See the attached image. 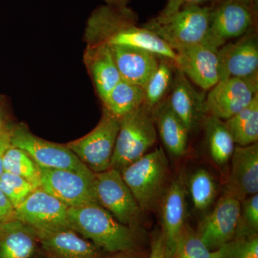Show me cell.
Returning a JSON list of instances; mask_svg holds the SVG:
<instances>
[{"instance_id":"35","label":"cell","mask_w":258,"mask_h":258,"mask_svg":"<svg viewBox=\"0 0 258 258\" xmlns=\"http://www.w3.org/2000/svg\"><path fill=\"white\" fill-rule=\"evenodd\" d=\"M149 258H165V242L162 232L153 239Z\"/></svg>"},{"instance_id":"15","label":"cell","mask_w":258,"mask_h":258,"mask_svg":"<svg viewBox=\"0 0 258 258\" xmlns=\"http://www.w3.org/2000/svg\"><path fill=\"white\" fill-rule=\"evenodd\" d=\"M222 79L244 78L258 75V37L252 27L238 40L218 49Z\"/></svg>"},{"instance_id":"36","label":"cell","mask_w":258,"mask_h":258,"mask_svg":"<svg viewBox=\"0 0 258 258\" xmlns=\"http://www.w3.org/2000/svg\"><path fill=\"white\" fill-rule=\"evenodd\" d=\"M11 146L10 131L7 130L0 134V177L4 173V157L8 148Z\"/></svg>"},{"instance_id":"11","label":"cell","mask_w":258,"mask_h":258,"mask_svg":"<svg viewBox=\"0 0 258 258\" xmlns=\"http://www.w3.org/2000/svg\"><path fill=\"white\" fill-rule=\"evenodd\" d=\"M209 91L205 98L207 115L226 120L243 109L257 94L258 75L221 80Z\"/></svg>"},{"instance_id":"30","label":"cell","mask_w":258,"mask_h":258,"mask_svg":"<svg viewBox=\"0 0 258 258\" xmlns=\"http://www.w3.org/2000/svg\"><path fill=\"white\" fill-rule=\"evenodd\" d=\"M219 256L218 249L210 250L186 222L176 238L171 258H219Z\"/></svg>"},{"instance_id":"3","label":"cell","mask_w":258,"mask_h":258,"mask_svg":"<svg viewBox=\"0 0 258 258\" xmlns=\"http://www.w3.org/2000/svg\"><path fill=\"white\" fill-rule=\"evenodd\" d=\"M70 227L95 245L111 253L130 252L135 237L128 226L118 222L99 204L68 209Z\"/></svg>"},{"instance_id":"40","label":"cell","mask_w":258,"mask_h":258,"mask_svg":"<svg viewBox=\"0 0 258 258\" xmlns=\"http://www.w3.org/2000/svg\"><path fill=\"white\" fill-rule=\"evenodd\" d=\"M8 129L5 128L4 125V120H3V115H2L1 111H0V134L5 132Z\"/></svg>"},{"instance_id":"23","label":"cell","mask_w":258,"mask_h":258,"mask_svg":"<svg viewBox=\"0 0 258 258\" xmlns=\"http://www.w3.org/2000/svg\"><path fill=\"white\" fill-rule=\"evenodd\" d=\"M40 246L31 227L16 219L3 223L0 235V258H34Z\"/></svg>"},{"instance_id":"8","label":"cell","mask_w":258,"mask_h":258,"mask_svg":"<svg viewBox=\"0 0 258 258\" xmlns=\"http://www.w3.org/2000/svg\"><path fill=\"white\" fill-rule=\"evenodd\" d=\"M10 140L12 146L26 152L40 168L93 173L66 145L36 137L25 125L10 130Z\"/></svg>"},{"instance_id":"21","label":"cell","mask_w":258,"mask_h":258,"mask_svg":"<svg viewBox=\"0 0 258 258\" xmlns=\"http://www.w3.org/2000/svg\"><path fill=\"white\" fill-rule=\"evenodd\" d=\"M84 58L97 93L103 101L121 80L111 48L104 44H88Z\"/></svg>"},{"instance_id":"5","label":"cell","mask_w":258,"mask_h":258,"mask_svg":"<svg viewBox=\"0 0 258 258\" xmlns=\"http://www.w3.org/2000/svg\"><path fill=\"white\" fill-rule=\"evenodd\" d=\"M157 132L152 111L144 105L120 119L111 168L119 171L135 162L157 142Z\"/></svg>"},{"instance_id":"13","label":"cell","mask_w":258,"mask_h":258,"mask_svg":"<svg viewBox=\"0 0 258 258\" xmlns=\"http://www.w3.org/2000/svg\"><path fill=\"white\" fill-rule=\"evenodd\" d=\"M241 201L225 191L215 208L199 223L197 235L210 250H217L234 239Z\"/></svg>"},{"instance_id":"27","label":"cell","mask_w":258,"mask_h":258,"mask_svg":"<svg viewBox=\"0 0 258 258\" xmlns=\"http://www.w3.org/2000/svg\"><path fill=\"white\" fill-rule=\"evenodd\" d=\"M175 74V66L172 61L164 57L159 58L157 71L144 87V105L153 111L163 101L171 91Z\"/></svg>"},{"instance_id":"34","label":"cell","mask_w":258,"mask_h":258,"mask_svg":"<svg viewBox=\"0 0 258 258\" xmlns=\"http://www.w3.org/2000/svg\"><path fill=\"white\" fill-rule=\"evenodd\" d=\"M15 219V208L6 195L0 189V223Z\"/></svg>"},{"instance_id":"22","label":"cell","mask_w":258,"mask_h":258,"mask_svg":"<svg viewBox=\"0 0 258 258\" xmlns=\"http://www.w3.org/2000/svg\"><path fill=\"white\" fill-rule=\"evenodd\" d=\"M157 132L164 147L173 157H183L187 152L189 132L165 100L152 111Z\"/></svg>"},{"instance_id":"1","label":"cell","mask_w":258,"mask_h":258,"mask_svg":"<svg viewBox=\"0 0 258 258\" xmlns=\"http://www.w3.org/2000/svg\"><path fill=\"white\" fill-rule=\"evenodd\" d=\"M86 35L89 44L108 46L139 47L175 62V51L143 26L126 6L107 5L95 10L88 21Z\"/></svg>"},{"instance_id":"25","label":"cell","mask_w":258,"mask_h":258,"mask_svg":"<svg viewBox=\"0 0 258 258\" xmlns=\"http://www.w3.org/2000/svg\"><path fill=\"white\" fill-rule=\"evenodd\" d=\"M225 124L237 145L246 147L257 143L258 93L243 109L225 120Z\"/></svg>"},{"instance_id":"6","label":"cell","mask_w":258,"mask_h":258,"mask_svg":"<svg viewBox=\"0 0 258 258\" xmlns=\"http://www.w3.org/2000/svg\"><path fill=\"white\" fill-rule=\"evenodd\" d=\"M120 119L103 108L99 123L90 133L66 144L90 170L100 173L111 168Z\"/></svg>"},{"instance_id":"4","label":"cell","mask_w":258,"mask_h":258,"mask_svg":"<svg viewBox=\"0 0 258 258\" xmlns=\"http://www.w3.org/2000/svg\"><path fill=\"white\" fill-rule=\"evenodd\" d=\"M120 172L142 210L152 211L159 206L169 186V162L162 148L147 153Z\"/></svg>"},{"instance_id":"18","label":"cell","mask_w":258,"mask_h":258,"mask_svg":"<svg viewBox=\"0 0 258 258\" xmlns=\"http://www.w3.org/2000/svg\"><path fill=\"white\" fill-rule=\"evenodd\" d=\"M162 234L165 242V258H171L176 238L186 223V203L184 179L179 176L166 188L161 198Z\"/></svg>"},{"instance_id":"38","label":"cell","mask_w":258,"mask_h":258,"mask_svg":"<svg viewBox=\"0 0 258 258\" xmlns=\"http://www.w3.org/2000/svg\"><path fill=\"white\" fill-rule=\"evenodd\" d=\"M129 252H120L113 253V255L105 258H140L137 256L132 255L128 253ZM102 258V257H101Z\"/></svg>"},{"instance_id":"37","label":"cell","mask_w":258,"mask_h":258,"mask_svg":"<svg viewBox=\"0 0 258 258\" xmlns=\"http://www.w3.org/2000/svg\"><path fill=\"white\" fill-rule=\"evenodd\" d=\"M217 0H168L167 4L171 5H183L186 4L202 5L205 3H214Z\"/></svg>"},{"instance_id":"32","label":"cell","mask_w":258,"mask_h":258,"mask_svg":"<svg viewBox=\"0 0 258 258\" xmlns=\"http://www.w3.org/2000/svg\"><path fill=\"white\" fill-rule=\"evenodd\" d=\"M0 189L6 195L15 210L36 189L28 180L4 171L0 177Z\"/></svg>"},{"instance_id":"41","label":"cell","mask_w":258,"mask_h":258,"mask_svg":"<svg viewBox=\"0 0 258 258\" xmlns=\"http://www.w3.org/2000/svg\"><path fill=\"white\" fill-rule=\"evenodd\" d=\"M251 6L253 8L254 12L257 11L258 6V0H249Z\"/></svg>"},{"instance_id":"33","label":"cell","mask_w":258,"mask_h":258,"mask_svg":"<svg viewBox=\"0 0 258 258\" xmlns=\"http://www.w3.org/2000/svg\"><path fill=\"white\" fill-rule=\"evenodd\" d=\"M217 249L219 258H258V236L234 237Z\"/></svg>"},{"instance_id":"9","label":"cell","mask_w":258,"mask_h":258,"mask_svg":"<svg viewBox=\"0 0 258 258\" xmlns=\"http://www.w3.org/2000/svg\"><path fill=\"white\" fill-rule=\"evenodd\" d=\"M95 191L98 203L120 223L129 227L138 220L142 209L119 171L95 173Z\"/></svg>"},{"instance_id":"28","label":"cell","mask_w":258,"mask_h":258,"mask_svg":"<svg viewBox=\"0 0 258 258\" xmlns=\"http://www.w3.org/2000/svg\"><path fill=\"white\" fill-rule=\"evenodd\" d=\"M4 171L28 180L35 189L41 186L40 168L26 152L14 146L5 153Z\"/></svg>"},{"instance_id":"20","label":"cell","mask_w":258,"mask_h":258,"mask_svg":"<svg viewBox=\"0 0 258 258\" xmlns=\"http://www.w3.org/2000/svg\"><path fill=\"white\" fill-rule=\"evenodd\" d=\"M112 55L120 79L144 87L157 71L161 57L139 47L111 46Z\"/></svg>"},{"instance_id":"16","label":"cell","mask_w":258,"mask_h":258,"mask_svg":"<svg viewBox=\"0 0 258 258\" xmlns=\"http://www.w3.org/2000/svg\"><path fill=\"white\" fill-rule=\"evenodd\" d=\"M170 91V96L166 101L189 133H193L207 115L206 97L203 93L197 91L189 80L176 67Z\"/></svg>"},{"instance_id":"7","label":"cell","mask_w":258,"mask_h":258,"mask_svg":"<svg viewBox=\"0 0 258 258\" xmlns=\"http://www.w3.org/2000/svg\"><path fill=\"white\" fill-rule=\"evenodd\" d=\"M254 10L244 0H217L210 6L208 36L205 43L219 49L239 38L254 26Z\"/></svg>"},{"instance_id":"26","label":"cell","mask_w":258,"mask_h":258,"mask_svg":"<svg viewBox=\"0 0 258 258\" xmlns=\"http://www.w3.org/2000/svg\"><path fill=\"white\" fill-rule=\"evenodd\" d=\"M102 102L105 109L120 119L144 104V88L120 80Z\"/></svg>"},{"instance_id":"39","label":"cell","mask_w":258,"mask_h":258,"mask_svg":"<svg viewBox=\"0 0 258 258\" xmlns=\"http://www.w3.org/2000/svg\"><path fill=\"white\" fill-rule=\"evenodd\" d=\"M108 5L113 6H125L128 0H105Z\"/></svg>"},{"instance_id":"43","label":"cell","mask_w":258,"mask_h":258,"mask_svg":"<svg viewBox=\"0 0 258 258\" xmlns=\"http://www.w3.org/2000/svg\"><path fill=\"white\" fill-rule=\"evenodd\" d=\"M244 1L247 2V3H250V1H249V0H244Z\"/></svg>"},{"instance_id":"19","label":"cell","mask_w":258,"mask_h":258,"mask_svg":"<svg viewBox=\"0 0 258 258\" xmlns=\"http://www.w3.org/2000/svg\"><path fill=\"white\" fill-rule=\"evenodd\" d=\"M232 166L225 191L240 201L258 192V143L235 147Z\"/></svg>"},{"instance_id":"29","label":"cell","mask_w":258,"mask_h":258,"mask_svg":"<svg viewBox=\"0 0 258 258\" xmlns=\"http://www.w3.org/2000/svg\"><path fill=\"white\" fill-rule=\"evenodd\" d=\"M188 186L195 208L198 211L208 210L216 198L217 191L212 174L206 169H199L190 176Z\"/></svg>"},{"instance_id":"2","label":"cell","mask_w":258,"mask_h":258,"mask_svg":"<svg viewBox=\"0 0 258 258\" xmlns=\"http://www.w3.org/2000/svg\"><path fill=\"white\" fill-rule=\"evenodd\" d=\"M210 6L166 5L157 16L143 25L174 51L205 43L208 34Z\"/></svg>"},{"instance_id":"10","label":"cell","mask_w":258,"mask_h":258,"mask_svg":"<svg viewBox=\"0 0 258 258\" xmlns=\"http://www.w3.org/2000/svg\"><path fill=\"white\" fill-rule=\"evenodd\" d=\"M41 186L68 208L98 203L95 191V173L84 174L68 169L40 168Z\"/></svg>"},{"instance_id":"14","label":"cell","mask_w":258,"mask_h":258,"mask_svg":"<svg viewBox=\"0 0 258 258\" xmlns=\"http://www.w3.org/2000/svg\"><path fill=\"white\" fill-rule=\"evenodd\" d=\"M174 62L190 82L204 91H209L222 79L218 49L206 44H198L175 50Z\"/></svg>"},{"instance_id":"31","label":"cell","mask_w":258,"mask_h":258,"mask_svg":"<svg viewBox=\"0 0 258 258\" xmlns=\"http://www.w3.org/2000/svg\"><path fill=\"white\" fill-rule=\"evenodd\" d=\"M258 194L247 197L241 202L240 216L235 237L257 235Z\"/></svg>"},{"instance_id":"17","label":"cell","mask_w":258,"mask_h":258,"mask_svg":"<svg viewBox=\"0 0 258 258\" xmlns=\"http://www.w3.org/2000/svg\"><path fill=\"white\" fill-rule=\"evenodd\" d=\"M36 232L46 258H101V249L71 228Z\"/></svg>"},{"instance_id":"12","label":"cell","mask_w":258,"mask_h":258,"mask_svg":"<svg viewBox=\"0 0 258 258\" xmlns=\"http://www.w3.org/2000/svg\"><path fill=\"white\" fill-rule=\"evenodd\" d=\"M68 208L42 188L34 190L15 210V219L35 232L71 228Z\"/></svg>"},{"instance_id":"24","label":"cell","mask_w":258,"mask_h":258,"mask_svg":"<svg viewBox=\"0 0 258 258\" xmlns=\"http://www.w3.org/2000/svg\"><path fill=\"white\" fill-rule=\"evenodd\" d=\"M203 123L210 157L217 165H225L233 154L235 142L226 127L225 121L207 115Z\"/></svg>"},{"instance_id":"42","label":"cell","mask_w":258,"mask_h":258,"mask_svg":"<svg viewBox=\"0 0 258 258\" xmlns=\"http://www.w3.org/2000/svg\"><path fill=\"white\" fill-rule=\"evenodd\" d=\"M3 223H0V235H1L2 232H3Z\"/></svg>"}]
</instances>
